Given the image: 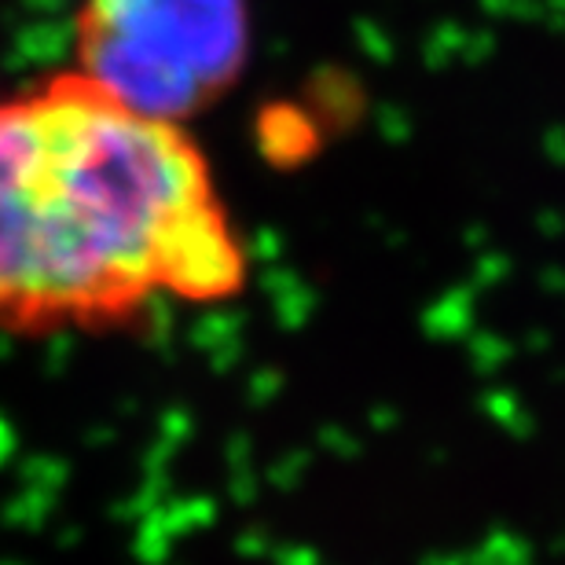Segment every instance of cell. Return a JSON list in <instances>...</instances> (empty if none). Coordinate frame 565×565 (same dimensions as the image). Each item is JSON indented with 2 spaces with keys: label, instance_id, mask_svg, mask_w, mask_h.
I'll return each instance as SVG.
<instances>
[{
  "label": "cell",
  "instance_id": "obj_1",
  "mask_svg": "<svg viewBox=\"0 0 565 565\" xmlns=\"http://www.w3.org/2000/svg\"><path fill=\"white\" fill-rule=\"evenodd\" d=\"M250 254L184 121L66 66L0 96V334L126 331L239 298Z\"/></svg>",
  "mask_w": 565,
  "mask_h": 565
},
{
  "label": "cell",
  "instance_id": "obj_2",
  "mask_svg": "<svg viewBox=\"0 0 565 565\" xmlns=\"http://www.w3.org/2000/svg\"><path fill=\"white\" fill-rule=\"evenodd\" d=\"M250 60L246 0H77L74 71L166 121L199 118Z\"/></svg>",
  "mask_w": 565,
  "mask_h": 565
}]
</instances>
